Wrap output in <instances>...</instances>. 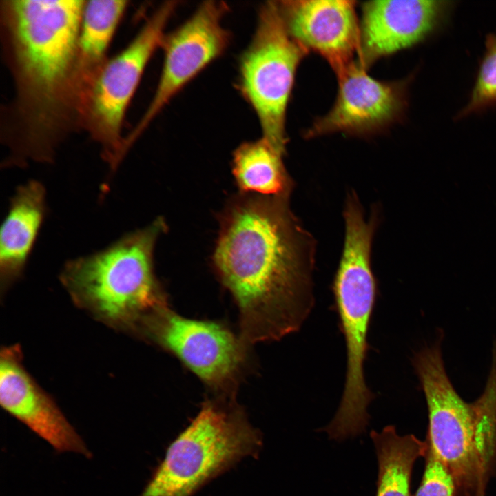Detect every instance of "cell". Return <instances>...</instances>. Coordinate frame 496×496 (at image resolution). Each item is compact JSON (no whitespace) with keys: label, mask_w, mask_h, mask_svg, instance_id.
<instances>
[{"label":"cell","mask_w":496,"mask_h":496,"mask_svg":"<svg viewBox=\"0 0 496 496\" xmlns=\"http://www.w3.org/2000/svg\"><path fill=\"white\" fill-rule=\"evenodd\" d=\"M85 0H1L0 36L13 94L1 116L6 166L50 163L80 130L76 50Z\"/></svg>","instance_id":"obj_1"},{"label":"cell","mask_w":496,"mask_h":496,"mask_svg":"<svg viewBox=\"0 0 496 496\" xmlns=\"http://www.w3.org/2000/svg\"><path fill=\"white\" fill-rule=\"evenodd\" d=\"M287 197L239 199L222 220L214 262L239 309L246 344L297 331L314 305L313 240Z\"/></svg>","instance_id":"obj_2"},{"label":"cell","mask_w":496,"mask_h":496,"mask_svg":"<svg viewBox=\"0 0 496 496\" xmlns=\"http://www.w3.org/2000/svg\"><path fill=\"white\" fill-rule=\"evenodd\" d=\"M442 338L413 359L428 407L427 440L463 496H485L496 464V343L484 390L468 403L447 375Z\"/></svg>","instance_id":"obj_3"},{"label":"cell","mask_w":496,"mask_h":496,"mask_svg":"<svg viewBox=\"0 0 496 496\" xmlns=\"http://www.w3.org/2000/svg\"><path fill=\"white\" fill-rule=\"evenodd\" d=\"M161 219L96 253L68 261L61 280L72 299L110 325L141 327L166 305L154 271Z\"/></svg>","instance_id":"obj_4"},{"label":"cell","mask_w":496,"mask_h":496,"mask_svg":"<svg viewBox=\"0 0 496 496\" xmlns=\"http://www.w3.org/2000/svg\"><path fill=\"white\" fill-rule=\"evenodd\" d=\"M262 436L231 396L208 400L169 445L138 496H193L244 458L258 457Z\"/></svg>","instance_id":"obj_5"},{"label":"cell","mask_w":496,"mask_h":496,"mask_svg":"<svg viewBox=\"0 0 496 496\" xmlns=\"http://www.w3.org/2000/svg\"><path fill=\"white\" fill-rule=\"evenodd\" d=\"M375 223L361 214L345 219L342 258L333 285L336 309L347 348V373L341 402L328 428L337 437L362 433L369 422L367 408L373 398L364 378L367 335L376 297L371 265Z\"/></svg>","instance_id":"obj_6"},{"label":"cell","mask_w":496,"mask_h":496,"mask_svg":"<svg viewBox=\"0 0 496 496\" xmlns=\"http://www.w3.org/2000/svg\"><path fill=\"white\" fill-rule=\"evenodd\" d=\"M308 52L289 34L278 2L260 8L254 37L240 59L239 83L262 138L282 154L287 105L297 68Z\"/></svg>","instance_id":"obj_7"},{"label":"cell","mask_w":496,"mask_h":496,"mask_svg":"<svg viewBox=\"0 0 496 496\" xmlns=\"http://www.w3.org/2000/svg\"><path fill=\"white\" fill-rule=\"evenodd\" d=\"M176 6V1L160 6L130 43L107 60L88 92L81 130L99 144L112 172L126 155L123 135L126 110L147 63L162 45L165 27Z\"/></svg>","instance_id":"obj_8"},{"label":"cell","mask_w":496,"mask_h":496,"mask_svg":"<svg viewBox=\"0 0 496 496\" xmlns=\"http://www.w3.org/2000/svg\"><path fill=\"white\" fill-rule=\"evenodd\" d=\"M227 11L224 2H204L185 23L165 36L159 81L147 109L125 136L127 152L171 99L225 50L230 35L222 20Z\"/></svg>","instance_id":"obj_9"},{"label":"cell","mask_w":496,"mask_h":496,"mask_svg":"<svg viewBox=\"0 0 496 496\" xmlns=\"http://www.w3.org/2000/svg\"><path fill=\"white\" fill-rule=\"evenodd\" d=\"M141 329L224 394L242 369L246 344L219 324L185 318L165 305L147 318Z\"/></svg>","instance_id":"obj_10"},{"label":"cell","mask_w":496,"mask_h":496,"mask_svg":"<svg viewBox=\"0 0 496 496\" xmlns=\"http://www.w3.org/2000/svg\"><path fill=\"white\" fill-rule=\"evenodd\" d=\"M338 91L331 110L305 132L310 138L333 132L364 136L397 121L407 105V80L381 81L353 61L337 74Z\"/></svg>","instance_id":"obj_11"},{"label":"cell","mask_w":496,"mask_h":496,"mask_svg":"<svg viewBox=\"0 0 496 496\" xmlns=\"http://www.w3.org/2000/svg\"><path fill=\"white\" fill-rule=\"evenodd\" d=\"M449 3L432 0L364 2L357 62L367 70L380 58L420 43L442 22Z\"/></svg>","instance_id":"obj_12"},{"label":"cell","mask_w":496,"mask_h":496,"mask_svg":"<svg viewBox=\"0 0 496 496\" xmlns=\"http://www.w3.org/2000/svg\"><path fill=\"white\" fill-rule=\"evenodd\" d=\"M19 349H3L0 357L2 408L50 444L57 453H92L54 400L23 367Z\"/></svg>","instance_id":"obj_13"},{"label":"cell","mask_w":496,"mask_h":496,"mask_svg":"<svg viewBox=\"0 0 496 496\" xmlns=\"http://www.w3.org/2000/svg\"><path fill=\"white\" fill-rule=\"evenodd\" d=\"M355 3L347 0L278 2L291 37L321 55L336 74L354 61L358 51L360 24Z\"/></svg>","instance_id":"obj_14"},{"label":"cell","mask_w":496,"mask_h":496,"mask_svg":"<svg viewBox=\"0 0 496 496\" xmlns=\"http://www.w3.org/2000/svg\"><path fill=\"white\" fill-rule=\"evenodd\" d=\"M45 212V190L32 180L17 189L1 225L0 277L6 289L24 270Z\"/></svg>","instance_id":"obj_15"},{"label":"cell","mask_w":496,"mask_h":496,"mask_svg":"<svg viewBox=\"0 0 496 496\" xmlns=\"http://www.w3.org/2000/svg\"><path fill=\"white\" fill-rule=\"evenodd\" d=\"M378 461L376 496H411L413 466L418 457H425L428 447L413 435H400L394 426L380 432L371 431Z\"/></svg>","instance_id":"obj_16"},{"label":"cell","mask_w":496,"mask_h":496,"mask_svg":"<svg viewBox=\"0 0 496 496\" xmlns=\"http://www.w3.org/2000/svg\"><path fill=\"white\" fill-rule=\"evenodd\" d=\"M282 156L263 138L242 144L236 150L233 161L239 187L270 197L288 196L292 182L285 171Z\"/></svg>","instance_id":"obj_17"},{"label":"cell","mask_w":496,"mask_h":496,"mask_svg":"<svg viewBox=\"0 0 496 496\" xmlns=\"http://www.w3.org/2000/svg\"><path fill=\"white\" fill-rule=\"evenodd\" d=\"M127 3L126 0H85L76 50V64L81 72L96 74L107 61L108 46Z\"/></svg>","instance_id":"obj_18"},{"label":"cell","mask_w":496,"mask_h":496,"mask_svg":"<svg viewBox=\"0 0 496 496\" xmlns=\"http://www.w3.org/2000/svg\"><path fill=\"white\" fill-rule=\"evenodd\" d=\"M496 105V33L486 38L485 52L467 105L460 112L463 117Z\"/></svg>","instance_id":"obj_19"},{"label":"cell","mask_w":496,"mask_h":496,"mask_svg":"<svg viewBox=\"0 0 496 496\" xmlns=\"http://www.w3.org/2000/svg\"><path fill=\"white\" fill-rule=\"evenodd\" d=\"M425 459L424 473L415 496H454V480L429 443Z\"/></svg>","instance_id":"obj_20"}]
</instances>
